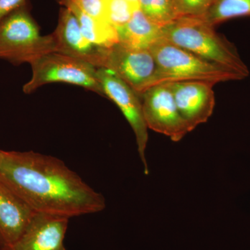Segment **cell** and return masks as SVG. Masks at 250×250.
I'll use <instances>...</instances> for the list:
<instances>
[{"label":"cell","instance_id":"30bf717a","mask_svg":"<svg viewBox=\"0 0 250 250\" xmlns=\"http://www.w3.org/2000/svg\"><path fill=\"white\" fill-rule=\"evenodd\" d=\"M55 52L80 59L96 67H103L106 48L98 47L87 40L81 30L75 14L66 7L59 12L58 24L52 33Z\"/></svg>","mask_w":250,"mask_h":250},{"label":"cell","instance_id":"e0dca14e","mask_svg":"<svg viewBox=\"0 0 250 250\" xmlns=\"http://www.w3.org/2000/svg\"><path fill=\"white\" fill-rule=\"evenodd\" d=\"M106 21L116 29L129 22L136 9L139 1L129 0H103Z\"/></svg>","mask_w":250,"mask_h":250},{"label":"cell","instance_id":"8992f818","mask_svg":"<svg viewBox=\"0 0 250 250\" xmlns=\"http://www.w3.org/2000/svg\"><path fill=\"white\" fill-rule=\"evenodd\" d=\"M98 75L105 97L111 99L116 104L132 128L136 136L138 152L144 166L145 174H149L146 156L148 127L143 114L141 96L110 69L98 67Z\"/></svg>","mask_w":250,"mask_h":250},{"label":"cell","instance_id":"4fadbf2b","mask_svg":"<svg viewBox=\"0 0 250 250\" xmlns=\"http://www.w3.org/2000/svg\"><path fill=\"white\" fill-rule=\"evenodd\" d=\"M161 28L148 19L139 7L129 22L116 30L121 45L130 49H149L161 40Z\"/></svg>","mask_w":250,"mask_h":250},{"label":"cell","instance_id":"8fae6325","mask_svg":"<svg viewBox=\"0 0 250 250\" xmlns=\"http://www.w3.org/2000/svg\"><path fill=\"white\" fill-rule=\"evenodd\" d=\"M69 218L36 212L22 234L6 250H62Z\"/></svg>","mask_w":250,"mask_h":250},{"label":"cell","instance_id":"d6986e66","mask_svg":"<svg viewBox=\"0 0 250 250\" xmlns=\"http://www.w3.org/2000/svg\"><path fill=\"white\" fill-rule=\"evenodd\" d=\"M62 6L72 4L85 14L98 21L107 22L105 17L103 0H57Z\"/></svg>","mask_w":250,"mask_h":250},{"label":"cell","instance_id":"ac0fdd59","mask_svg":"<svg viewBox=\"0 0 250 250\" xmlns=\"http://www.w3.org/2000/svg\"><path fill=\"white\" fill-rule=\"evenodd\" d=\"M215 0H173L177 18H204Z\"/></svg>","mask_w":250,"mask_h":250},{"label":"cell","instance_id":"7c38bea8","mask_svg":"<svg viewBox=\"0 0 250 250\" xmlns=\"http://www.w3.org/2000/svg\"><path fill=\"white\" fill-rule=\"evenodd\" d=\"M36 213L0 179V236L7 246L17 241Z\"/></svg>","mask_w":250,"mask_h":250},{"label":"cell","instance_id":"ba28073f","mask_svg":"<svg viewBox=\"0 0 250 250\" xmlns=\"http://www.w3.org/2000/svg\"><path fill=\"white\" fill-rule=\"evenodd\" d=\"M103 67L116 73L139 95L152 86L156 72L149 49H130L120 43L106 49Z\"/></svg>","mask_w":250,"mask_h":250},{"label":"cell","instance_id":"9c48e42d","mask_svg":"<svg viewBox=\"0 0 250 250\" xmlns=\"http://www.w3.org/2000/svg\"><path fill=\"white\" fill-rule=\"evenodd\" d=\"M181 116L189 131L207 123L212 116L215 105L213 83L201 81H187L167 83Z\"/></svg>","mask_w":250,"mask_h":250},{"label":"cell","instance_id":"44dd1931","mask_svg":"<svg viewBox=\"0 0 250 250\" xmlns=\"http://www.w3.org/2000/svg\"><path fill=\"white\" fill-rule=\"evenodd\" d=\"M6 246H7V245L0 236V250H6Z\"/></svg>","mask_w":250,"mask_h":250},{"label":"cell","instance_id":"277c9868","mask_svg":"<svg viewBox=\"0 0 250 250\" xmlns=\"http://www.w3.org/2000/svg\"><path fill=\"white\" fill-rule=\"evenodd\" d=\"M55 52L52 34L42 36L28 1L0 21V59L15 65Z\"/></svg>","mask_w":250,"mask_h":250},{"label":"cell","instance_id":"3957f363","mask_svg":"<svg viewBox=\"0 0 250 250\" xmlns=\"http://www.w3.org/2000/svg\"><path fill=\"white\" fill-rule=\"evenodd\" d=\"M149 50L156 64V75L151 87L187 81H201L215 85L245 79L231 69L206 60L162 39Z\"/></svg>","mask_w":250,"mask_h":250},{"label":"cell","instance_id":"5b68a950","mask_svg":"<svg viewBox=\"0 0 250 250\" xmlns=\"http://www.w3.org/2000/svg\"><path fill=\"white\" fill-rule=\"evenodd\" d=\"M29 64L32 76L23 85L25 94L31 93L47 83H65L83 87L105 97L98 78V67L89 62L59 52H50Z\"/></svg>","mask_w":250,"mask_h":250},{"label":"cell","instance_id":"7402d4cb","mask_svg":"<svg viewBox=\"0 0 250 250\" xmlns=\"http://www.w3.org/2000/svg\"><path fill=\"white\" fill-rule=\"evenodd\" d=\"M129 1H139V0H129Z\"/></svg>","mask_w":250,"mask_h":250},{"label":"cell","instance_id":"ffe728a7","mask_svg":"<svg viewBox=\"0 0 250 250\" xmlns=\"http://www.w3.org/2000/svg\"><path fill=\"white\" fill-rule=\"evenodd\" d=\"M27 2V0H0V21Z\"/></svg>","mask_w":250,"mask_h":250},{"label":"cell","instance_id":"7a4b0ae2","mask_svg":"<svg viewBox=\"0 0 250 250\" xmlns=\"http://www.w3.org/2000/svg\"><path fill=\"white\" fill-rule=\"evenodd\" d=\"M161 39L246 78L250 71L235 46L203 18L182 17L161 28Z\"/></svg>","mask_w":250,"mask_h":250},{"label":"cell","instance_id":"6da1fadb","mask_svg":"<svg viewBox=\"0 0 250 250\" xmlns=\"http://www.w3.org/2000/svg\"><path fill=\"white\" fill-rule=\"evenodd\" d=\"M0 179L36 212L70 218L106 207L102 194L53 156L0 149Z\"/></svg>","mask_w":250,"mask_h":250},{"label":"cell","instance_id":"2e32d148","mask_svg":"<svg viewBox=\"0 0 250 250\" xmlns=\"http://www.w3.org/2000/svg\"><path fill=\"white\" fill-rule=\"evenodd\" d=\"M139 3L146 17L161 27L177 19L173 0H139Z\"/></svg>","mask_w":250,"mask_h":250},{"label":"cell","instance_id":"5bb4252c","mask_svg":"<svg viewBox=\"0 0 250 250\" xmlns=\"http://www.w3.org/2000/svg\"><path fill=\"white\" fill-rule=\"evenodd\" d=\"M63 7L70 9L75 14L80 23L82 34L93 45L109 48L119 43L116 28L108 22L93 19L72 4H67Z\"/></svg>","mask_w":250,"mask_h":250},{"label":"cell","instance_id":"603a6c76","mask_svg":"<svg viewBox=\"0 0 250 250\" xmlns=\"http://www.w3.org/2000/svg\"><path fill=\"white\" fill-rule=\"evenodd\" d=\"M62 250H65V248H64L63 249H62Z\"/></svg>","mask_w":250,"mask_h":250},{"label":"cell","instance_id":"9a60e30c","mask_svg":"<svg viewBox=\"0 0 250 250\" xmlns=\"http://www.w3.org/2000/svg\"><path fill=\"white\" fill-rule=\"evenodd\" d=\"M250 16V0H215L204 19L212 26L232 18Z\"/></svg>","mask_w":250,"mask_h":250},{"label":"cell","instance_id":"52a82bcc","mask_svg":"<svg viewBox=\"0 0 250 250\" xmlns=\"http://www.w3.org/2000/svg\"><path fill=\"white\" fill-rule=\"evenodd\" d=\"M148 129L179 142L190 132L176 104L167 83L154 85L141 95Z\"/></svg>","mask_w":250,"mask_h":250}]
</instances>
